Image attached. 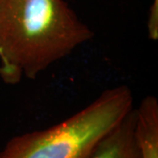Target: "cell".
Returning a JSON list of instances; mask_svg holds the SVG:
<instances>
[{"label": "cell", "instance_id": "cell-2", "mask_svg": "<svg viewBox=\"0 0 158 158\" xmlns=\"http://www.w3.org/2000/svg\"><path fill=\"white\" fill-rule=\"evenodd\" d=\"M133 108L132 91L127 86H117L58 124L12 137L0 158H89Z\"/></svg>", "mask_w": 158, "mask_h": 158}, {"label": "cell", "instance_id": "cell-3", "mask_svg": "<svg viewBox=\"0 0 158 158\" xmlns=\"http://www.w3.org/2000/svg\"><path fill=\"white\" fill-rule=\"evenodd\" d=\"M135 108L98 142L89 158H139L135 141Z\"/></svg>", "mask_w": 158, "mask_h": 158}, {"label": "cell", "instance_id": "cell-5", "mask_svg": "<svg viewBox=\"0 0 158 158\" xmlns=\"http://www.w3.org/2000/svg\"><path fill=\"white\" fill-rule=\"evenodd\" d=\"M148 29L149 38L156 40L158 38V0H154L150 8L149 17L148 20Z\"/></svg>", "mask_w": 158, "mask_h": 158}, {"label": "cell", "instance_id": "cell-4", "mask_svg": "<svg viewBox=\"0 0 158 158\" xmlns=\"http://www.w3.org/2000/svg\"><path fill=\"white\" fill-rule=\"evenodd\" d=\"M135 141L139 158H158V101L147 96L135 108Z\"/></svg>", "mask_w": 158, "mask_h": 158}, {"label": "cell", "instance_id": "cell-1", "mask_svg": "<svg viewBox=\"0 0 158 158\" xmlns=\"http://www.w3.org/2000/svg\"><path fill=\"white\" fill-rule=\"evenodd\" d=\"M92 37L63 0H0V77L36 78Z\"/></svg>", "mask_w": 158, "mask_h": 158}]
</instances>
